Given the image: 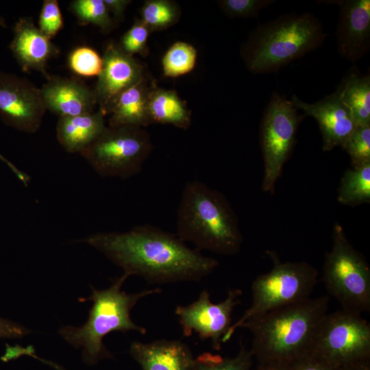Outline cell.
<instances>
[{
	"mask_svg": "<svg viewBox=\"0 0 370 370\" xmlns=\"http://www.w3.org/2000/svg\"><path fill=\"white\" fill-rule=\"evenodd\" d=\"M257 370H292L291 364L277 362H260Z\"/></svg>",
	"mask_w": 370,
	"mask_h": 370,
	"instance_id": "obj_37",
	"label": "cell"
},
{
	"mask_svg": "<svg viewBox=\"0 0 370 370\" xmlns=\"http://www.w3.org/2000/svg\"><path fill=\"white\" fill-rule=\"evenodd\" d=\"M338 201L356 206L370 201V162L345 171L338 188Z\"/></svg>",
	"mask_w": 370,
	"mask_h": 370,
	"instance_id": "obj_23",
	"label": "cell"
},
{
	"mask_svg": "<svg viewBox=\"0 0 370 370\" xmlns=\"http://www.w3.org/2000/svg\"><path fill=\"white\" fill-rule=\"evenodd\" d=\"M326 36L313 14H285L260 23L243 44L241 54L251 73H275L320 47Z\"/></svg>",
	"mask_w": 370,
	"mask_h": 370,
	"instance_id": "obj_4",
	"label": "cell"
},
{
	"mask_svg": "<svg viewBox=\"0 0 370 370\" xmlns=\"http://www.w3.org/2000/svg\"><path fill=\"white\" fill-rule=\"evenodd\" d=\"M338 88L341 100L352 113L356 125L370 124V75L350 68Z\"/></svg>",
	"mask_w": 370,
	"mask_h": 370,
	"instance_id": "obj_22",
	"label": "cell"
},
{
	"mask_svg": "<svg viewBox=\"0 0 370 370\" xmlns=\"http://www.w3.org/2000/svg\"><path fill=\"white\" fill-rule=\"evenodd\" d=\"M304 115L297 112L291 100L273 92L265 108L260 127V141L264 160L262 190L274 193L275 184L296 142Z\"/></svg>",
	"mask_w": 370,
	"mask_h": 370,
	"instance_id": "obj_10",
	"label": "cell"
},
{
	"mask_svg": "<svg viewBox=\"0 0 370 370\" xmlns=\"http://www.w3.org/2000/svg\"><path fill=\"white\" fill-rule=\"evenodd\" d=\"M32 332L19 323L0 317V338H21Z\"/></svg>",
	"mask_w": 370,
	"mask_h": 370,
	"instance_id": "obj_34",
	"label": "cell"
},
{
	"mask_svg": "<svg viewBox=\"0 0 370 370\" xmlns=\"http://www.w3.org/2000/svg\"><path fill=\"white\" fill-rule=\"evenodd\" d=\"M339 370H369L367 362L356 365L346 368L340 369Z\"/></svg>",
	"mask_w": 370,
	"mask_h": 370,
	"instance_id": "obj_38",
	"label": "cell"
},
{
	"mask_svg": "<svg viewBox=\"0 0 370 370\" xmlns=\"http://www.w3.org/2000/svg\"><path fill=\"white\" fill-rule=\"evenodd\" d=\"M309 354L338 369L367 362L370 325L359 312L343 309L328 312Z\"/></svg>",
	"mask_w": 370,
	"mask_h": 370,
	"instance_id": "obj_9",
	"label": "cell"
},
{
	"mask_svg": "<svg viewBox=\"0 0 370 370\" xmlns=\"http://www.w3.org/2000/svg\"><path fill=\"white\" fill-rule=\"evenodd\" d=\"M40 89L46 110L59 117L91 113L97 106L93 90L75 78L50 76Z\"/></svg>",
	"mask_w": 370,
	"mask_h": 370,
	"instance_id": "obj_16",
	"label": "cell"
},
{
	"mask_svg": "<svg viewBox=\"0 0 370 370\" xmlns=\"http://www.w3.org/2000/svg\"><path fill=\"white\" fill-rule=\"evenodd\" d=\"M130 354L143 370H193L195 365L191 349L180 340L134 341Z\"/></svg>",
	"mask_w": 370,
	"mask_h": 370,
	"instance_id": "obj_18",
	"label": "cell"
},
{
	"mask_svg": "<svg viewBox=\"0 0 370 370\" xmlns=\"http://www.w3.org/2000/svg\"><path fill=\"white\" fill-rule=\"evenodd\" d=\"M221 10L227 16L234 18L258 16L262 9L272 5L275 0H219L217 1Z\"/></svg>",
	"mask_w": 370,
	"mask_h": 370,
	"instance_id": "obj_31",
	"label": "cell"
},
{
	"mask_svg": "<svg viewBox=\"0 0 370 370\" xmlns=\"http://www.w3.org/2000/svg\"><path fill=\"white\" fill-rule=\"evenodd\" d=\"M267 254L273 262L272 269L254 280L250 307L231 325L222 343L229 341L245 321L310 297L317 281V270L305 261L283 262L274 251Z\"/></svg>",
	"mask_w": 370,
	"mask_h": 370,
	"instance_id": "obj_6",
	"label": "cell"
},
{
	"mask_svg": "<svg viewBox=\"0 0 370 370\" xmlns=\"http://www.w3.org/2000/svg\"><path fill=\"white\" fill-rule=\"evenodd\" d=\"M328 306V296L309 297L251 318L239 328L251 332L250 351L260 363L292 364L309 354Z\"/></svg>",
	"mask_w": 370,
	"mask_h": 370,
	"instance_id": "obj_2",
	"label": "cell"
},
{
	"mask_svg": "<svg viewBox=\"0 0 370 370\" xmlns=\"http://www.w3.org/2000/svg\"><path fill=\"white\" fill-rule=\"evenodd\" d=\"M240 289H230L226 298L221 302L214 304L210 295L203 291L197 300L186 306H177L175 313L179 319L184 336L193 332L202 340H210L212 347L221 349L222 339L232 323L234 308L241 303Z\"/></svg>",
	"mask_w": 370,
	"mask_h": 370,
	"instance_id": "obj_11",
	"label": "cell"
},
{
	"mask_svg": "<svg viewBox=\"0 0 370 370\" xmlns=\"http://www.w3.org/2000/svg\"><path fill=\"white\" fill-rule=\"evenodd\" d=\"M79 242L101 252L123 273L151 284L199 281L219 266L217 260L190 248L176 234L148 224L93 234Z\"/></svg>",
	"mask_w": 370,
	"mask_h": 370,
	"instance_id": "obj_1",
	"label": "cell"
},
{
	"mask_svg": "<svg viewBox=\"0 0 370 370\" xmlns=\"http://www.w3.org/2000/svg\"><path fill=\"white\" fill-rule=\"evenodd\" d=\"M291 365L292 370H339L311 354L301 357Z\"/></svg>",
	"mask_w": 370,
	"mask_h": 370,
	"instance_id": "obj_33",
	"label": "cell"
},
{
	"mask_svg": "<svg viewBox=\"0 0 370 370\" xmlns=\"http://www.w3.org/2000/svg\"><path fill=\"white\" fill-rule=\"evenodd\" d=\"M153 84L144 76L123 91L115 100L108 114V126L143 127L152 124L149 111V97Z\"/></svg>",
	"mask_w": 370,
	"mask_h": 370,
	"instance_id": "obj_19",
	"label": "cell"
},
{
	"mask_svg": "<svg viewBox=\"0 0 370 370\" xmlns=\"http://www.w3.org/2000/svg\"><path fill=\"white\" fill-rule=\"evenodd\" d=\"M45 111L40 88L25 78L0 73V115L7 125L35 133Z\"/></svg>",
	"mask_w": 370,
	"mask_h": 370,
	"instance_id": "obj_12",
	"label": "cell"
},
{
	"mask_svg": "<svg viewBox=\"0 0 370 370\" xmlns=\"http://www.w3.org/2000/svg\"><path fill=\"white\" fill-rule=\"evenodd\" d=\"M291 101L297 109L303 111L304 117L312 116L317 121L324 151L342 147L356 127L351 112L341 100L338 88L313 103H306L296 95Z\"/></svg>",
	"mask_w": 370,
	"mask_h": 370,
	"instance_id": "obj_15",
	"label": "cell"
},
{
	"mask_svg": "<svg viewBox=\"0 0 370 370\" xmlns=\"http://www.w3.org/2000/svg\"><path fill=\"white\" fill-rule=\"evenodd\" d=\"M68 65L75 73L83 77L98 76L101 71L103 60L99 53L88 46H79L68 56Z\"/></svg>",
	"mask_w": 370,
	"mask_h": 370,
	"instance_id": "obj_28",
	"label": "cell"
},
{
	"mask_svg": "<svg viewBox=\"0 0 370 370\" xmlns=\"http://www.w3.org/2000/svg\"><path fill=\"white\" fill-rule=\"evenodd\" d=\"M197 57V50L192 45L182 41L173 43L162 59L164 75L176 77L190 72L196 64Z\"/></svg>",
	"mask_w": 370,
	"mask_h": 370,
	"instance_id": "obj_26",
	"label": "cell"
},
{
	"mask_svg": "<svg viewBox=\"0 0 370 370\" xmlns=\"http://www.w3.org/2000/svg\"><path fill=\"white\" fill-rule=\"evenodd\" d=\"M176 231L199 251L234 255L243 243L236 216L225 196L199 180L188 182L183 189Z\"/></svg>",
	"mask_w": 370,
	"mask_h": 370,
	"instance_id": "obj_3",
	"label": "cell"
},
{
	"mask_svg": "<svg viewBox=\"0 0 370 370\" xmlns=\"http://www.w3.org/2000/svg\"><path fill=\"white\" fill-rule=\"evenodd\" d=\"M149 111L152 123L171 125L183 130L191 124L190 112L173 90L153 84L149 97Z\"/></svg>",
	"mask_w": 370,
	"mask_h": 370,
	"instance_id": "obj_21",
	"label": "cell"
},
{
	"mask_svg": "<svg viewBox=\"0 0 370 370\" xmlns=\"http://www.w3.org/2000/svg\"><path fill=\"white\" fill-rule=\"evenodd\" d=\"M140 20L150 32L166 29L180 18V8L170 0H147L141 8Z\"/></svg>",
	"mask_w": 370,
	"mask_h": 370,
	"instance_id": "obj_24",
	"label": "cell"
},
{
	"mask_svg": "<svg viewBox=\"0 0 370 370\" xmlns=\"http://www.w3.org/2000/svg\"><path fill=\"white\" fill-rule=\"evenodd\" d=\"M342 147L350 157L352 167L370 162V124L356 125Z\"/></svg>",
	"mask_w": 370,
	"mask_h": 370,
	"instance_id": "obj_29",
	"label": "cell"
},
{
	"mask_svg": "<svg viewBox=\"0 0 370 370\" xmlns=\"http://www.w3.org/2000/svg\"><path fill=\"white\" fill-rule=\"evenodd\" d=\"M102 69L93 89L97 105L105 116L117 97L144 76L141 64L111 42L105 47Z\"/></svg>",
	"mask_w": 370,
	"mask_h": 370,
	"instance_id": "obj_13",
	"label": "cell"
},
{
	"mask_svg": "<svg viewBox=\"0 0 370 370\" xmlns=\"http://www.w3.org/2000/svg\"><path fill=\"white\" fill-rule=\"evenodd\" d=\"M110 13L117 20L123 17L124 12L131 3L130 0H103Z\"/></svg>",
	"mask_w": 370,
	"mask_h": 370,
	"instance_id": "obj_35",
	"label": "cell"
},
{
	"mask_svg": "<svg viewBox=\"0 0 370 370\" xmlns=\"http://www.w3.org/2000/svg\"><path fill=\"white\" fill-rule=\"evenodd\" d=\"M69 9L81 25L92 24L104 34L114 27V22L103 0H74Z\"/></svg>",
	"mask_w": 370,
	"mask_h": 370,
	"instance_id": "obj_25",
	"label": "cell"
},
{
	"mask_svg": "<svg viewBox=\"0 0 370 370\" xmlns=\"http://www.w3.org/2000/svg\"><path fill=\"white\" fill-rule=\"evenodd\" d=\"M10 47L23 71H36L47 79L50 77L47 71V63L60 53L58 47L29 17L20 18L15 23Z\"/></svg>",
	"mask_w": 370,
	"mask_h": 370,
	"instance_id": "obj_17",
	"label": "cell"
},
{
	"mask_svg": "<svg viewBox=\"0 0 370 370\" xmlns=\"http://www.w3.org/2000/svg\"><path fill=\"white\" fill-rule=\"evenodd\" d=\"M129 276L123 273L112 280L108 288L98 290L92 286V293L79 301H92L87 321L80 327L66 325L58 330L59 334L75 348H81L82 359L88 365H95L103 359L113 358L105 347L103 338L114 331L138 332L145 334V328L136 324L131 318V310L137 302L149 295L160 293V288L145 289L135 293H127L122 286Z\"/></svg>",
	"mask_w": 370,
	"mask_h": 370,
	"instance_id": "obj_5",
	"label": "cell"
},
{
	"mask_svg": "<svg viewBox=\"0 0 370 370\" xmlns=\"http://www.w3.org/2000/svg\"><path fill=\"white\" fill-rule=\"evenodd\" d=\"M322 280L342 309L359 313L370 310L369 267L338 223L333 229L332 249L325 254Z\"/></svg>",
	"mask_w": 370,
	"mask_h": 370,
	"instance_id": "obj_7",
	"label": "cell"
},
{
	"mask_svg": "<svg viewBox=\"0 0 370 370\" xmlns=\"http://www.w3.org/2000/svg\"><path fill=\"white\" fill-rule=\"evenodd\" d=\"M106 127L105 115L99 110L88 114L59 117L56 126L57 139L66 151L80 153Z\"/></svg>",
	"mask_w": 370,
	"mask_h": 370,
	"instance_id": "obj_20",
	"label": "cell"
},
{
	"mask_svg": "<svg viewBox=\"0 0 370 370\" xmlns=\"http://www.w3.org/2000/svg\"><path fill=\"white\" fill-rule=\"evenodd\" d=\"M323 2L338 6L336 28L337 49L343 58L355 63L370 49V0Z\"/></svg>",
	"mask_w": 370,
	"mask_h": 370,
	"instance_id": "obj_14",
	"label": "cell"
},
{
	"mask_svg": "<svg viewBox=\"0 0 370 370\" xmlns=\"http://www.w3.org/2000/svg\"><path fill=\"white\" fill-rule=\"evenodd\" d=\"M0 27H7L5 20L1 16H0Z\"/></svg>",
	"mask_w": 370,
	"mask_h": 370,
	"instance_id": "obj_39",
	"label": "cell"
},
{
	"mask_svg": "<svg viewBox=\"0 0 370 370\" xmlns=\"http://www.w3.org/2000/svg\"><path fill=\"white\" fill-rule=\"evenodd\" d=\"M152 149L143 127L107 126L80 154L99 175L127 179L141 171Z\"/></svg>",
	"mask_w": 370,
	"mask_h": 370,
	"instance_id": "obj_8",
	"label": "cell"
},
{
	"mask_svg": "<svg viewBox=\"0 0 370 370\" xmlns=\"http://www.w3.org/2000/svg\"><path fill=\"white\" fill-rule=\"evenodd\" d=\"M150 32L147 25L140 19L137 18L122 36L118 45L130 56L139 54L145 56L148 53L147 40Z\"/></svg>",
	"mask_w": 370,
	"mask_h": 370,
	"instance_id": "obj_30",
	"label": "cell"
},
{
	"mask_svg": "<svg viewBox=\"0 0 370 370\" xmlns=\"http://www.w3.org/2000/svg\"><path fill=\"white\" fill-rule=\"evenodd\" d=\"M38 28L49 39L63 28L62 15L58 1L45 0L39 16Z\"/></svg>",
	"mask_w": 370,
	"mask_h": 370,
	"instance_id": "obj_32",
	"label": "cell"
},
{
	"mask_svg": "<svg viewBox=\"0 0 370 370\" xmlns=\"http://www.w3.org/2000/svg\"><path fill=\"white\" fill-rule=\"evenodd\" d=\"M252 356L251 351L243 345L232 358L204 352L195 358L193 370H251Z\"/></svg>",
	"mask_w": 370,
	"mask_h": 370,
	"instance_id": "obj_27",
	"label": "cell"
},
{
	"mask_svg": "<svg viewBox=\"0 0 370 370\" xmlns=\"http://www.w3.org/2000/svg\"><path fill=\"white\" fill-rule=\"evenodd\" d=\"M19 352H20L21 356H30L32 358H34L35 359L38 360L39 361L42 362L44 364H46V365L50 366L51 367H52L55 370H66L62 366H61L60 365H59L58 363H56V362H53L51 360L44 359L42 358H40V357L36 356L35 354L34 348L31 345L27 346L26 347H23L21 346Z\"/></svg>",
	"mask_w": 370,
	"mask_h": 370,
	"instance_id": "obj_36",
	"label": "cell"
}]
</instances>
